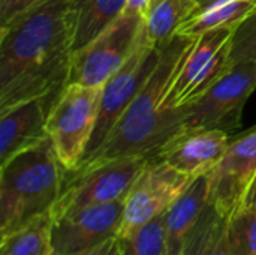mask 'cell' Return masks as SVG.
<instances>
[{"label":"cell","mask_w":256,"mask_h":255,"mask_svg":"<svg viewBox=\"0 0 256 255\" xmlns=\"http://www.w3.org/2000/svg\"><path fill=\"white\" fill-rule=\"evenodd\" d=\"M78 0H38L0 24V113L32 99L54 105L69 81Z\"/></svg>","instance_id":"obj_1"},{"label":"cell","mask_w":256,"mask_h":255,"mask_svg":"<svg viewBox=\"0 0 256 255\" xmlns=\"http://www.w3.org/2000/svg\"><path fill=\"white\" fill-rule=\"evenodd\" d=\"M190 42L192 39L176 35L160 47L159 62L144 86L105 141L86 156L76 170L123 158L154 159L168 141L180 135L184 108H168L165 101L178 62Z\"/></svg>","instance_id":"obj_2"},{"label":"cell","mask_w":256,"mask_h":255,"mask_svg":"<svg viewBox=\"0 0 256 255\" xmlns=\"http://www.w3.org/2000/svg\"><path fill=\"white\" fill-rule=\"evenodd\" d=\"M66 170L50 138L0 165V236L51 215Z\"/></svg>","instance_id":"obj_3"},{"label":"cell","mask_w":256,"mask_h":255,"mask_svg":"<svg viewBox=\"0 0 256 255\" xmlns=\"http://www.w3.org/2000/svg\"><path fill=\"white\" fill-rule=\"evenodd\" d=\"M102 87L69 83L48 113L46 132L66 173L76 170L84 159L96 126Z\"/></svg>","instance_id":"obj_4"},{"label":"cell","mask_w":256,"mask_h":255,"mask_svg":"<svg viewBox=\"0 0 256 255\" xmlns=\"http://www.w3.org/2000/svg\"><path fill=\"white\" fill-rule=\"evenodd\" d=\"M236 29H218L192 39L183 53L165 105L172 110L198 102L232 66L231 45Z\"/></svg>","instance_id":"obj_5"},{"label":"cell","mask_w":256,"mask_h":255,"mask_svg":"<svg viewBox=\"0 0 256 255\" xmlns=\"http://www.w3.org/2000/svg\"><path fill=\"white\" fill-rule=\"evenodd\" d=\"M148 162L150 158H123L66 173L62 194L51 212L52 221L90 206L126 198Z\"/></svg>","instance_id":"obj_6"},{"label":"cell","mask_w":256,"mask_h":255,"mask_svg":"<svg viewBox=\"0 0 256 255\" xmlns=\"http://www.w3.org/2000/svg\"><path fill=\"white\" fill-rule=\"evenodd\" d=\"M144 18L122 14L102 33L72 53L69 83L102 87L129 59L142 35Z\"/></svg>","instance_id":"obj_7"},{"label":"cell","mask_w":256,"mask_h":255,"mask_svg":"<svg viewBox=\"0 0 256 255\" xmlns=\"http://www.w3.org/2000/svg\"><path fill=\"white\" fill-rule=\"evenodd\" d=\"M255 90L256 62L232 65L198 102L184 108L180 134L198 129H225V125L237 123L246 101Z\"/></svg>","instance_id":"obj_8"},{"label":"cell","mask_w":256,"mask_h":255,"mask_svg":"<svg viewBox=\"0 0 256 255\" xmlns=\"http://www.w3.org/2000/svg\"><path fill=\"white\" fill-rule=\"evenodd\" d=\"M192 180V177L177 171L165 161L150 159L124 198L118 237L130 236L156 216L165 213Z\"/></svg>","instance_id":"obj_9"},{"label":"cell","mask_w":256,"mask_h":255,"mask_svg":"<svg viewBox=\"0 0 256 255\" xmlns=\"http://www.w3.org/2000/svg\"><path fill=\"white\" fill-rule=\"evenodd\" d=\"M159 56L160 47L158 48L150 45L144 39L142 33L136 48L129 56L126 63L102 87L96 126L84 158L92 155L110 135L122 114L126 111L135 95L140 92V89L156 68Z\"/></svg>","instance_id":"obj_10"},{"label":"cell","mask_w":256,"mask_h":255,"mask_svg":"<svg viewBox=\"0 0 256 255\" xmlns=\"http://www.w3.org/2000/svg\"><path fill=\"white\" fill-rule=\"evenodd\" d=\"M256 177V126L231 138L230 146L210 173V204L225 219L244 207Z\"/></svg>","instance_id":"obj_11"},{"label":"cell","mask_w":256,"mask_h":255,"mask_svg":"<svg viewBox=\"0 0 256 255\" xmlns=\"http://www.w3.org/2000/svg\"><path fill=\"white\" fill-rule=\"evenodd\" d=\"M124 198L81 209L52 221L51 255H81L118 237Z\"/></svg>","instance_id":"obj_12"},{"label":"cell","mask_w":256,"mask_h":255,"mask_svg":"<svg viewBox=\"0 0 256 255\" xmlns=\"http://www.w3.org/2000/svg\"><path fill=\"white\" fill-rule=\"evenodd\" d=\"M231 137L220 128L180 134L168 141L154 156L177 171L195 179L213 171L225 155Z\"/></svg>","instance_id":"obj_13"},{"label":"cell","mask_w":256,"mask_h":255,"mask_svg":"<svg viewBox=\"0 0 256 255\" xmlns=\"http://www.w3.org/2000/svg\"><path fill=\"white\" fill-rule=\"evenodd\" d=\"M50 110L46 99H32L0 113V165L50 138L46 132Z\"/></svg>","instance_id":"obj_14"},{"label":"cell","mask_w":256,"mask_h":255,"mask_svg":"<svg viewBox=\"0 0 256 255\" xmlns=\"http://www.w3.org/2000/svg\"><path fill=\"white\" fill-rule=\"evenodd\" d=\"M210 203V173L195 177L188 189L165 212L166 251L180 255L190 231Z\"/></svg>","instance_id":"obj_15"},{"label":"cell","mask_w":256,"mask_h":255,"mask_svg":"<svg viewBox=\"0 0 256 255\" xmlns=\"http://www.w3.org/2000/svg\"><path fill=\"white\" fill-rule=\"evenodd\" d=\"M256 12V0H212L180 24L177 36L194 39L218 29H237Z\"/></svg>","instance_id":"obj_16"},{"label":"cell","mask_w":256,"mask_h":255,"mask_svg":"<svg viewBox=\"0 0 256 255\" xmlns=\"http://www.w3.org/2000/svg\"><path fill=\"white\" fill-rule=\"evenodd\" d=\"M200 6V0H150L142 24L144 39L158 48L165 45Z\"/></svg>","instance_id":"obj_17"},{"label":"cell","mask_w":256,"mask_h":255,"mask_svg":"<svg viewBox=\"0 0 256 255\" xmlns=\"http://www.w3.org/2000/svg\"><path fill=\"white\" fill-rule=\"evenodd\" d=\"M128 0H78L74 51L82 48L114 23L124 11Z\"/></svg>","instance_id":"obj_18"},{"label":"cell","mask_w":256,"mask_h":255,"mask_svg":"<svg viewBox=\"0 0 256 255\" xmlns=\"http://www.w3.org/2000/svg\"><path fill=\"white\" fill-rule=\"evenodd\" d=\"M51 215L2 236L0 255H51Z\"/></svg>","instance_id":"obj_19"},{"label":"cell","mask_w":256,"mask_h":255,"mask_svg":"<svg viewBox=\"0 0 256 255\" xmlns=\"http://www.w3.org/2000/svg\"><path fill=\"white\" fill-rule=\"evenodd\" d=\"M120 255H168L165 213L156 216L128 237H118Z\"/></svg>","instance_id":"obj_20"},{"label":"cell","mask_w":256,"mask_h":255,"mask_svg":"<svg viewBox=\"0 0 256 255\" xmlns=\"http://www.w3.org/2000/svg\"><path fill=\"white\" fill-rule=\"evenodd\" d=\"M226 219L222 218L219 212L208 203L200 221L190 231L180 255H208Z\"/></svg>","instance_id":"obj_21"},{"label":"cell","mask_w":256,"mask_h":255,"mask_svg":"<svg viewBox=\"0 0 256 255\" xmlns=\"http://www.w3.org/2000/svg\"><path fill=\"white\" fill-rule=\"evenodd\" d=\"M226 236L232 255H256L255 209H243L226 219Z\"/></svg>","instance_id":"obj_22"},{"label":"cell","mask_w":256,"mask_h":255,"mask_svg":"<svg viewBox=\"0 0 256 255\" xmlns=\"http://www.w3.org/2000/svg\"><path fill=\"white\" fill-rule=\"evenodd\" d=\"M242 62H256V12L236 29L232 36L231 65Z\"/></svg>","instance_id":"obj_23"},{"label":"cell","mask_w":256,"mask_h":255,"mask_svg":"<svg viewBox=\"0 0 256 255\" xmlns=\"http://www.w3.org/2000/svg\"><path fill=\"white\" fill-rule=\"evenodd\" d=\"M38 0H0V24L8 23L18 14L33 6Z\"/></svg>","instance_id":"obj_24"},{"label":"cell","mask_w":256,"mask_h":255,"mask_svg":"<svg viewBox=\"0 0 256 255\" xmlns=\"http://www.w3.org/2000/svg\"><path fill=\"white\" fill-rule=\"evenodd\" d=\"M208 255H232L230 243H228V236H226V221L220 228V233L216 239V242L213 243L212 249Z\"/></svg>","instance_id":"obj_25"},{"label":"cell","mask_w":256,"mask_h":255,"mask_svg":"<svg viewBox=\"0 0 256 255\" xmlns=\"http://www.w3.org/2000/svg\"><path fill=\"white\" fill-rule=\"evenodd\" d=\"M81 255H120V243H118V237L110 239L108 242L99 245L98 248L84 252Z\"/></svg>","instance_id":"obj_26"},{"label":"cell","mask_w":256,"mask_h":255,"mask_svg":"<svg viewBox=\"0 0 256 255\" xmlns=\"http://www.w3.org/2000/svg\"><path fill=\"white\" fill-rule=\"evenodd\" d=\"M150 0H128L123 14L124 15H138L142 17L146 15L147 9H148Z\"/></svg>","instance_id":"obj_27"},{"label":"cell","mask_w":256,"mask_h":255,"mask_svg":"<svg viewBox=\"0 0 256 255\" xmlns=\"http://www.w3.org/2000/svg\"><path fill=\"white\" fill-rule=\"evenodd\" d=\"M243 209H255L256 210V177L249 189V194L246 197V201H244V207Z\"/></svg>","instance_id":"obj_28"},{"label":"cell","mask_w":256,"mask_h":255,"mask_svg":"<svg viewBox=\"0 0 256 255\" xmlns=\"http://www.w3.org/2000/svg\"><path fill=\"white\" fill-rule=\"evenodd\" d=\"M208 2H212V0H200L201 5H206V3H208Z\"/></svg>","instance_id":"obj_29"}]
</instances>
